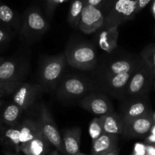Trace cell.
<instances>
[{"label": "cell", "mask_w": 155, "mask_h": 155, "mask_svg": "<svg viewBox=\"0 0 155 155\" xmlns=\"http://www.w3.org/2000/svg\"><path fill=\"white\" fill-rule=\"evenodd\" d=\"M4 60H5V59H4V58H2V57H0V64L2 63V62H3Z\"/></svg>", "instance_id": "40"}, {"label": "cell", "mask_w": 155, "mask_h": 155, "mask_svg": "<svg viewBox=\"0 0 155 155\" xmlns=\"http://www.w3.org/2000/svg\"><path fill=\"white\" fill-rule=\"evenodd\" d=\"M150 134H152V135H155V123L153 125V126H152L151 129H150Z\"/></svg>", "instance_id": "37"}, {"label": "cell", "mask_w": 155, "mask_h": 155, "mask_svg": "<svg viewBox=\"0 0 155 155\" xmlns=\"http://www.w3.org/2000/svg\"><path fill=\"white\" fill-rule=\"evenodd\" d=\"M122 110L123 114L121 116L123 120L138 118L151 113L147 102L138 99L125 104Z\"/></svg>", "instance_id": "19"}, {"label": "cell", "mask_w": 155, "mask_h": 155, "mask_svg": "<svg viewBox=\"0 0 155 155\" xmlns=\"http://www.w3.org/2000/svg\"><path fill=\"white\" fill-rule=\"evenodd\" d=\"M2 140L19 153L21 146L19 126H10V128L5 129L2 133Z\"/></svg>", "instance_id": "23"}, {"label": "cell", "mask_w": 155, "mask_h": 155, "mask_svg": "<svg viewBox=\"0 0 155 155\" xmlns=\"http://www.w3.org/2000/svg\"><path fill=\"white\" fill-rule=\"evenodd\" d=\"M65 54L48 57L44 61L40 70V80L47 89H54L62 78L65 68Z\"/></svg>", "instance_id": "2"}, {"label": "cell", "mask_w": 155, "mask_h": 155, "mask_svg": "<svg viewBox=\"0 0 155 155\" xmlns=\"http://www.w3.org/2000/svg\"><path fill=\"white\" fill-rule=\"evenodd\" d=\"M48 22L37 8H32L26 12L21 34L28 43L36 41L48 30Z\"/></svg>", "instance_id": "5"}, {"label": "cell", "mask_w": 155, "mask_h": 155, "mask_svg": "<svg viewBox=\"0 0 155 155\" xmlns=\"http://www.w3.org/2000/svg\"><path fill=\"white\" fill-rule=\"evenodd\" d=\"M151 12H152V14H153V16L155 18V0H153V2H152Z\"/></svg>", "instance_id": "35"}, {"label": "cell", "mask_w": 155, "mask_h": 155, "mask_svg": "<svg viewBox=\"0 0 155 155\" xmlns=\"http://www.w3.org/2000/svg\"><path fill=\"white\" fill-rule=\"evenodd\" d=\"M153 121H154V123H155V112H154V113L153 114Z\"/></svg>", "instance_id": "42"}, {"label": "cell", "mask_w": 155, "mask_h": 155, "mask_svg": "<svg viewBox=\"0 0 155 155\" xmlns=\"http://www.w3.org/2000/svg\"><path fill=\"white\" fill-rule=\"evenodd\" d=\"M50 155H61V153H59L57 150H53L51 153H50Z\"/></svg>", "instance_id": "38"}, {"label": "cell", "mask_w": 155, "mask_h": 155, "mask_svg": "<svg viewBox=\"0 0 155 155\" xmlns=\"http://www.w3.org/2000/svg\"><path fill=\"white\" fill-rule=\"evenodd\" d=\"M22 112L23 111L21 110L18 106L12 103L7 106L3 111L2 121L8 126H15Z\"/></svg>", "instance_id": "24"}, {"label": "cell", "mask_w": 155, "mask_h": 155, "mask_svg": "<svg viewBox=\"0 0 155 155\" xmlns=\"http://www.w3.org/2000/svg\"><path fill=\"white\" fill-rule=\"evenodd\" d=\"M106 0H84L85 5H91L96 8H101L105 5Z\"/></svg>", "instance_id": "29"}, {"label": "cell", "mask_w": 155, "mask_h": 155, "mask_svg": "<svg viewBox=\"0 0 155 155\" xmlns=\"http://www.w3.org/2000/svg\"><path fill=\"white\" fill-rule=\"evenodd\" d=\"M81 129L79 127H73L63 132L62 141L66 155H75L80 152Z\"/></svg>", "instance_id": "17"}, {"label": "cell", "mask_w": 155, "mask_h": 155, "mask_svg": "<svg viewBox=\"0 0 155 155\" xmlns=\"http://www.w3.org/2000/svg\"><path fill=\"white\" fill-rule=\"evenodd\" d=\"M119 27H103L98 34V45L100 48L111 53L117 47Z\"/></svg>", "instance_id": "14"}, {"label": "cell", "mask_w": 155, "mask_h": 155, "mask_svg": "<svg viewBox=\"0 0 155 155\" xmlns=\"http://www.w3.org/2000/svg\"><path fill=\"white\" fill-rule=\"evenodd\" d=\"M133 72L120 73L103 78L102 84L104 87L116 94H124L129 81Z\"/></svg>", "instance_id": "13"}, {"label": "cell", "mask_w": 155, "mask_h": 155, "mask_svg": "<svg viewBox=\"0 0 155 155\" xmlns=\"http://www.w3.org/2000/svg\"><path fill=\"white\" fill-rule=\"evenodd\" d=\"M115 2H116V0H106L104 8H105V11L107 12V13L110 11V9L111 8V7L113 6V5L114 4Z\"/></svg>", "instance_id": "31"}, {"label": "cell", "mask_w": 155, "mask_h": 155, "mask_svg": "<svg viewBox=\"0 0 155 155\" xmlns=\"http://www.w3.org/2000/svg\"><path fill=\"white\" fill-rule=\"evenodd\" d=\"M137 13V0H116L104 19V27H119Z\"/></svg>", "instance_id": "3"}, {"label": "cell", "mask_w": 155, "mask_h": 155, "mask_svg": "<svg viewBox=\"0 0 155 155\" xmlns=\"http://www.w3.org/2000/svg\"><path fill=\"white\" fill-rule=\"evenodd\" d=\"M79 106L89 113L97 116H104L113 112V105L105 95L91 93L81 99Z\"/></svg>", "instance_id": "8"}, {"label": "cell", "mask_w": 155, "mask_h": 155, "mask_svg": "<svg viewBox=\"0 0 155 155\" xmlns=\"http://www.w3.org/2000/svg\"><path fill=\"white\" fill-rule=\"evenodd\" d=\"M104 19L105 16L101 8L85 5L78 28L85 34H91L104 26Z\"/></svg>", "instance_id": "7"}, {"label": "cell", "mask_w": 155, "mask_h": 155, "mask_svg": "<svg viewBox=\"0 0 155 155\" xmlns=\"http://www.w3.org/2000/svg\"><path fill=\"white\" fill-rule=\"evenodd\" d=\"M123 135L127 138H137L148 133L154 124L151 113L135 119L123 120Z\"/></svg>", "instance_id": "11"}, {"label": "cell", "mask_w": 155, "mask_h": 155, "mask_svg": "<svg viewBox=\"0 0 155 155\" xmlns=\"http://www.w3.org/2000/svg\"><path fill=\"white\" fill-rule=\"evenodd\" d=\"M5 155H21L18 152H11V151H5Z\"/></svg>", "instance_id": "36"}, {"label": "cell", "mask_w": 155, "mask_h": 155, "mask_svg": "<svg viewBox=\"0 0 155 155\" xmlns=\"http://www.w3.org/2000/svg\"><path fill=\"white\" fill-rule=\"evenodd\" d=\"M152 71L149 66H141L135 70L129 81L124 94L138 97L145 92L151 78Z\"/></svg>", "instance_id": "9"}, {"label": "cell", "mask_w": 155, "mask_h": 155, "mask_svg": "<svg viewBox=\"0 0 155 155\" xmlns=\"http://www.w3.org/2000/svg\"><path fill=\"white\" fill-rule=\"evenodd\" d=\"M62 1L63 0H45L46 9H47V13L49 18H51L58 4Z\"/></svg>", "instance_id": "28"}, {"label": "cell", "mask_w": 155, "mask_h": 155, "mask_svg": "<svg viewBox=\"0 0 155 155\" xmlns=\"http://www.w3.org/2000/svg\"><path fill=\"white\" fill-rule=\"evenodd\" d=\"M15 12L8 5L5 4L0 5V21L5 24L11 25L15 21Z\"/></svg>", "instance_id": "26"}, {"label": "cell", "mask_w": 155, "mask_h": 155, "mask_svg": "<svg viewBox=\"0 0 155 155\" xmlns=\"http://www.w3.org/2000/svg\"><path fill=\"white\" fill-rule=\"evenodd\" d=\"M39 121L41 123V131L50 144L54 146L59 153L66 155L62 138L58 130L56 122L49 109L45 105H42L41 107V118Z\"/></svg>", "instance_id": "6"}, {"label": "cell", "mask_w": 155, "mask_h": 155, "mask_svg": "<svg viewBox=\"0 0 155 155\" xmlns=\"http://www.w3.org/2000/svg\"><path fill=\"white\" fill-rule=\"evenodd\" d=\"M22 81H8L0 82V98L14 93Z\"/></svg>", "instance_id": "27"}, {"label": "cell", "mask_w": 155, "mask_h": 155, "mask_svg": "<svg viewBox=\"0 0 155 155\" xmlns=\"http://www.w3.org/2000/svg\"><path fill=\"white\" fill-rule=\"evenodd\" d=\"M65 56L67 63L77 69L91 70L97 63V52L88 43H78L68 47Z\"/></svg>", "instance_id": "1"}, {"label": "cell", "mask_w": 155, "mask_h": 155, "mask_svg": "<svg viewBox=\"0 0 155 155\" xmlns=\"http://www.w3.org/2000/svg\"><path fill=\"white\" fill-rule=\"evenodd\" d=\"M100 117L102 123L104 133L116 135H123L124 123L122 116L113 111Z\"/></svg>", "instance_id": "18"}, {"label": "cell", "mask_w": 155, "mask_h": 155, "mask_svg": "<svg viewBox=\"0 0 155 155\" xmlns=\"http://www.w3.org/2000/svg\"><path fill=\"white\" fill-rule=\"evenodd\" d=\"M50 142L41 131L36 137L20 146V151L25 155H46L48 152Z\"/></svg>", "instance_id": "16"}, {"label": "cell", "mask_w": 155, "mask_h": 155, "mask_svg": "<svg viewBox=\"0 0 155 155\" xmlns=\"http://www.w3.org/2000/svg\"><path fill=\"white\" fill-rule=\"evenodd\" d=\"M7 37H8V35H7L6 32L4 31L3 30L0 29V44L4 42L6 40Z\"/></svg>", "instance_id": "32"}, {"label": "cell", "mask_w": 155, "mask_h": 155, "mask_svg": "<svg viewBox=\"0 0 155 155\" xmlns=\"http://www.w3.org/2000/svg\"><path fill=\"white\" fill-rule=\"evenodd\" d=\"M154 85H155V84H154Z\"/></svg>", "instance_id": "45"}, {"label": "cell", "mask_w": 155, "mask_h": 155, "mask_svg": "<svg viewBox=\"0 0 155 155\" xmlns=\"http://www.w3.org/2000/svg\"><path fill=\"white\" fill-rule=\"evenodd\" d=\"M89 135L91 138L92 141L96 140L97 138H99L101 135L104 134V130H103L102 123L100 116H97L91 122L89 125Z\"/></svg>", "instance_id": "25"}, {"label": "cell", "mask_w": 155, "mask_h": 155, "mask_svg": "<svg viewBox=\"0 0 155 155\" xmlns=\"http://www.w3.org/2000/svg\"><path fill=\"white\" fill-rule=\"evenodd\" d=\"M132 155H133V154H132Z\"/></svg>", "instance_id": "44"}, {"label": "cell", "mask_w": 155, "mask_h": 155, "mask_svg": "<svg viewBox=\"0 0 155 155\" xmlns=\"http://www.w3.org/2000/svg\"><path fill=\"white\" fill-rule=\"evenodd\" d=\"M2 104H3V101H0V107L2 105Z\"/></svg>", "instance_id": "43"}, {"label": "cell", "mask_w": 155, "mask_h": 155, "mask_svg": "<svg viewBox=\"0 0 155 155\" xmlns=\"http://www.w3.org/2000/svg\"><path fill=\"white\" fill-rule=\"evenodd\" d=\"M85 5L84 0H72L69 7L68 21L74 28H78L81 19L83 8Z\"/></svg>", "instance_id": "22"}, {"label": "cell", "mask_w": 155, "mask_h": 155, "mask_svg": "<svg viewBox=\"0 0 155 155\" xmlns=\"http://www.w3.org/2000/svg\"><path fill=\"white\" fill-rule=\"evenodd\" d=\"M150 2L151 0H137V13L140 12Z\"/></svg>", "instance_id": "30"}, {"label": "cell", "mask_w": 155, "mask_h": 155, "mask_svg": "<svg viewBox=\"0 0 155 155\" xmlns=\"http://www.w3.org/2000/svg\"><path fill=\"white\" fill-rule=\"evenodd\" d=\"M41 91V85L21 82L13 93V103L22 111L33 105Z\"/></svg>", "instance_id": "10"}, {"label": "cell", "mask_w": 155, "mask_h": 155, "mask_svg": "<svg viewBox=\"0 0 155 155\" xmlns=\"http://www.w3.org/2000/svg\"><path fill=\"white\" fill-rule=\"evenodd\" d=\"M118 135L104 133L92 141L91 155H104L117 147Z\"/></svg>", "instance_id": "20"}, {"label": "cell", "mask_w": 155, "mask_h": 155, "mask_svg": "<svg viewBox=\"0 0 155 155\" xmlns=\"http://www.w3.org/2000/svg\"><path fill=\"white\" fill-rule=\"evenodd\" d=\"M151 71H152V73L155 75V68H153V69H151Z\"/></svg>", "instance_id": "41"}, {"label": "cell", "mask_w": 155, "mask_h": 155, "mask_svg": "<svg viewBox=\"0 0 155 155\" xmlns=\"http://www.w3.org/2000/svg\"><path fill=\"white\" fill-rule=\"evenodd\" d=\"M146 141L149 144H155V135H152L150 134V135H149L148 137L146 139Z\"/></svg>", "instance_id": "34"}, {"label": "cell", "mask_w": 155, "mask_h": 155, "mask_svg": "<svg viewBox=\"0 0 155 155\" xmlns=\"http://www.w3.org/2000/svg\"><path fill=\"white\" fill-rule=\"evenodd\" d=\"M23 77V65L16 61L8 59L0 64V82L21 81Z\"/></svg>", "instance_id": "15"}, {"label": "cell", "mask_w": 155, "mask_h": 155, "mask_svg": "<svg viewBox=\"0 0 155 155\" xmlns=\"http://www.w3.org/2000/svg\"><path fill=\"white\" fill-rule=\"evenodd\" d=\"M91 84L78 76H66L59 81L57 97L62 100H74L84 97L90 91Z\"/></svg>", "instance_id": "4"}, {"label": "cell", "mask_w": 155, "mask_h": 155, "mask_svg": "<svg viewBox=\"0 0 155 155\" xmlns=\"http://www.w3.org/2000/svg\"><path fill=\"white\" fill-rule=\"evenodd\" d=\"M119 153H120V149H119L118 147H116L112 150L109 151L108 153H105L104 155H119Z\"/></svg>", "instance_id": "33"}, {"label": "cell", "mask_w": 155, "mask_h": 155, "mask_svg": "<svg viewBox=\"0 0 155 155\" xmlns=\"http://www.w3.org/2000/svg\"><path fill=\"white\" fill-rule=\"evenodd\" d=\"M19 130L21 145L31 141L41 132V123L40 121H34L31 119H27L19 126Z\"/></svg>", "instance_id": "21"}, {"label": "cell", "mask_w": 155, "mask_h": 155, "mask_svg": "<svg viewBox=\"0 0 155 155\" xmlns=\"http://www.w3.org/2000/svg\"><path fill=\"white\" fill-rule=\"evenodd\" d=\"M139 65L138 60L132 58H126V59H120L111 62L107 64L104 68L102 73V78L112 74H120V73L133 72L138 69Z\"/></svg>", "instance_id": "12"}, {"label": "cell", "mask_w": 155, "mask_h": 155, "mask_svg": "<svg viewBox=\"0 0 155 155\" xmlns=\"http://www.w3.org/2000/svg\"><path fill=\"white\" fill-rule=\"evenodd\" d=\"M75 155H88V154H87V153H81V151L80 152H78V153H76Z\"/></svg>", "instance_id": "39"}]
</instances>
